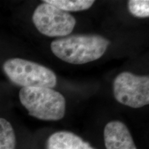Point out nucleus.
<instances>
[{
	"label": "nucleus",
	"mask_w": 149,
	"mask_h": 149,
	"mask_svg": "<svg viewBox=\"0 0 149 149\" xmlns=\"http://www.w3.org/2000/svg\"><path fill=\"white\" fill-rule=\"evenodd\" d=\"M110 42L97 35H75L52 42L51 48L56 57L67 63L83 64L102 57Z\"/></svg>",
	"instance_id": "nucleus-1"
},
{
	"label": "nucleus",
	"mask_w": 149,
	"mask_h": 149,
	"mask_svg": "<svg viewBox=\"0 0 149 149\" xmlns=\"http://www.w3.org/2000/svg\"><path fill=\"white\" fill-rule=\"evenodd\" d=\"M19 97L31 116L45 121H57L64 117L66 100L60 93L53 88H22Z\"/></svg>",
	"instance_id": "nucleus-2"
},
{
	"label": "nucleus",
	"mask_w": 149,
	"mask_h": 149,
	"mask_svg": "<svg viewBox=\"0 0 149 149\" xmlns=\"http://www.w3.org/2000/svg\"><path fill=\"white\" fill-rule=\"evenodd\" d=\"M3 70L13 83L22 88H53L57 84V77L53 70L26 59H9L3 64Z\"/></svg>",
	"instance_id": "nucleus-3"
},
{
	"label": "nucleus",
	"mask_w": 149,
	"mask_h": 149,
	"mask_svg": "<svg viewBox=\"0 0 149 149\" xmlns=\"http://www.w3.org/2000/svg\"><path fill=\"white\" fill-rule=\"evenodd\" d=\"M113 94L119 103L138 109L149 104V77L129 72L119 74L113 81Z\"/></svg>",
	"instance_id": "nucleus-4"
},
{
	"label": "nucleus",
	"mask_w": 149,
	"mask_h": 149,
	"mask_svg": "<svg viewBox=\"0 0 149 149\" xmlns=\"http://www.w3.org/2000/svg\"><path fill=\"white\" fill-rule=\"evenodd\" d=\"M33 22L39 32L48 37L67 36L76 24L75 19L69 13L44 2L35 8Z\"/></svg>",
	"instance_id": "nucleus-5"
},
{
	"label": "nucleus",
	"mask_w": 149,
	"mask_h": 149,
	"mask_svg": "<svg viewBox=\"0 0 149 149\" xmlns=\"http://www.w3.org/2000/svg\"><path fill=\"white\" fill-rule=\"evenodd\" d=\"M104 139L107 149H137L127 126L120 121L108 123L104 128Z\"/></svg>",
	"instance_id": "nucleus-6"
},
{
	"label": "nucleus",
	"mask_w": 149,
	"mask_h": 149,
	"mask_svg": "<svg viewBox=\"0 0 149 149\" xmlns=\"http://www.w3.org/2000/svg\"><path fill=\"white\" fill-rule=\"evenodd\" d=\"M46 149H95L88 142L69 131L52 134L46 141Z\"/></svg>",
	"instance_id": "nucleus-7"
},
{
	"label": "nucleus",
	"mask_w": 149,
	"mask_h": 149,
	"mask_svg": "<svg viewBox=\"0 0 149 149\" xmlns=\"http://www.w3.org/2000/svg\"><path fill=\"white\" fill-rule=\"evenodd\" d=\"M44 3L53 5L65 12H77L88 10L95 3L93 0H44Z\"/></svg>",
	"instance_id": "nucleus-8"
},
{
	"label": "nucleus",
	"mask_w": 149,
	"mask_h": 149,
	"mask_svg": "<svg viewBox=\"0 0 149 149\" xmlns=\"http://www.w3.org/2000/svg\"><path fill=\"white\" fill-rule=\"evenodd\" d=\"M16 137L10 123L0 118V149H15Z\"/></svg>",
	"instance_id": "nucleus-9"
},
{
	"label": "nucleus",
	"mask_w": 149,
	"mask_h": 149,
	"mask_svg": "<svg viewBox=\"0 0 149 149\" xmlns=\"http://www.w3.org/2000/svg\"><path fill=\"white\" fill-rule=\"evenodd\" d=\"M149 1L130 0L128 3L129 12L136 17L146 18L149 16Z\"/></svg>",
	"instance_id": "nucleus-10"
}]
</instances>
